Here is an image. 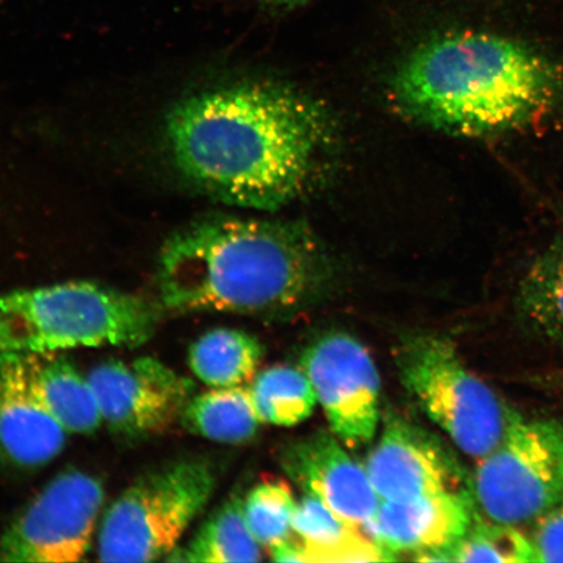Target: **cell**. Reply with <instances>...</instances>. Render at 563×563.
<instances>
[{
  "mask_svg": "<svg viewBox=\"0 0 563 563\" xmlns=\"http://www.w3.org/2000/svg\"><path fill=\"white\" fill-rule=\"evenodd\" d=\"M325 106L274 82H239L183 98L168 112L167 152L192 186L229 206L276 210L319 185L333 157Z\"/></svg>",
  "mask_w": 563,
  "mask_h": 563,
  "instance_id": "6da1fadb",
  "label": "cell"
},
{
  "mask_svg": "<svg viewBox=\"0 0 563 563\" xmlns=\"http://www.w3.org/2000/svg\"><path fill=\"white\" fill-rule=\"evenodd\" d=\"M330 272L325 250L302 224L218 216L168 238L157 287L173 313H277L312 300Z\"/></svg>",
  "mask_w": 563,
  "mask_h": 563,
  "instance_id": "7a4b0ae2",
  "label": "cell"
},
{
  "mask_svg": "<svg viewBox=\"0 0 563 563\" xmlns=\"http://www.w3.org/2000/svg\"><path fill=\"white\" fill-rule=\"evenodd\" d=\"M402 114L454 136L522 131L563 97L561 70L525 42L484 32L439 35L415 48L391 81Z\"/></svg>",
  "mask_w": 563,
  "mask_h": 563,
  "instance_id": "3957f363",
  "label": "cell"
},
{
  "mask_svg": "<svg viewBox=\"0 0 563 563\" xmlns=\"http://www.w3.org/2000/svg\"><path fill=\"white\" fill-rule=\"evenodd\" d=\"M161 308L114 288L67 282L0 294V352L135 349L157 332Z\"/></svg>",
  "mask_w": 563,
  "mask_h": 563,
  "instance_id": "277c9868",
  "label": "cell"
},
{
  "mask_svg": "<svg viewBox=\"0 0 563 563\" xmlns=\"http://www.w3.org/2000/svg\"><path fill=\"white\" fill-rule=\"evenodd\" d=\"M394 357L405 389L463 454L478 461L498 445L516 411L470 371L449 338L407 335Z\"/></svg>",
  "mask_w": 563,
  "mask_h": 563,
  "instance_id": "5b68a950",
  "label": "cell"
},
{
  "mask_svg": "<svg viewBox=\"0 0 563 563\" xmlns=\"http://www.w3.org/2000/svg\"><path fill=\"white\" fill-rule=\"evenodd\" d=\"M214 489V471L201 460L176 461L139 477L103 514L98 559L165 560L206 509Z\"/></svg>",
  "mask_w": 563,
  "mask_h": 563,
  "instance_id": "8992f818",
  "label": "cell"
},
{
  "mask_svg": "<svg viewBox=\"0 0 563 563\" xmlns=\"http://www.w3.org/2000/svg\"><path fill=\"white\" fill-rule=\"evenodd\" d=\"M471 489L493 522H537L563 497V424L514 412L504 438L477 461Z\"/></svg>",
  "mask_w": 563,
  "mask_h": 563,
  "instance_id": "52a82bcc",
  "label": "cell"
},
{
  "mask_svg": "<svg viewBox=\"0 0 563 563\" xmlns=\"http://www.w3.org/2000/svg\"><path fill=\"white\" fill-rule=\"evenodd\" d=\"M106 493L69 470L54 477L0 534V562L74 563L89 553Z\"/></svg>",
  "mask_w": 563,
  "mask_h": 563,
  "instance_id": "ba28073f",
  "label": "cell"
},
{
  "mask_svg": "<svg viewBox=\"0 0 563 563\" xmlns=\"http://www.w3.org/2000/svg\"><path fill=\"white\" fill-rule=\"evenodd\" d=\"M300 368L336 438L350 449L369 445L382 419V383L362 342L346 333L321 335L302 351Z\"/></svg>",
  "mask_w": 563,
  "mask_h": 563,
  "instance_id": "9c48e42d",
  "label": "cell"
},
{
  "mask_svg": "<svg viewBox=\"0 0 563 563\" xmlns=\"http://www.w3.org/2000/svg\"><path fill=\"white\" fill-rule=\"evenodd\" d=\"M103 422L126 438L165 432L194 397L192 379L154 357L109 361L88 373Z\"/></svg>",
  "mask_w": 563,
  "mask_h": 563,
  "instance_id": "30bf717a",
  "label": "cell"
},
{
  "mask_svg": "<svg viewBox=\"0 0 563 563\" xmlns=\"http://www.w3.org/2000/svg\"><path fill=\"white\" fill-rule=\"evenodd\" d=\"M382 501L471 489V475L438 435L389 412L364 464Z\"/></svg>",
  "mask_w": 563,
  "mask_h": 563,
  "instance_id": "8fae6325",
  "label": "cell"
},
{
  "mask_svg": "<svg viewBox=\"0 0 563 563\" xmlns=\"http://www.w3.org/2000/svg\"><path fill=\"white\" fill-rule=\"evenodd\" d=\"M279 461L295 484L347 522L364 527L375 518L382 499L367 470L333 432L320 431L288 443Z\"/></svg>",
  "mask_w": 563,
  "mask_h": 563,
  "instance_id": "7c38bea8",
  "label": "cell"
},
{
  "mask_svg": "<svg viewBox=\"0 0 563 563\" xmlns=\"http://www.w3.org/2000/svg\"><path fill=\"white\" fill-rule=\"evenodd\" d=\"M478 516L473 489L443 492L408 501H382L364 528L394 554L440 552L449 562L450 551Z\"/></svg>",
  "mask_w": 563,
  "mask_h": 563,
  "instance_id": "4fadbf2b",
  "label": "cell"
},
{
  "mask_svg": "<svg viewBox=\"0 0 563 563\" xmlns=\"http://www.w3.org/2000/svg\"><path fill=\"white\" fill-rule=\"evenodd\" d=\"M67 434L34 396L23 354L0 352V457L23 468L45 466L65 449Z\"/></svg>",
  "mask_w": 563,
  "mask_h": 563,
  "instance_id": "5bb4252c",
  "label": "cell"
},
{
  "mask_svg": "<svg viewBox=\"0 0 563 563\" xmlns=\"http://www.w3.org/2000/svg\"><path fill=\"white\" fill-rule=\"evenodd\" d=\"M23 357L34 396L68 433L90 434L102 426L100 406L87 376L62 352Z\"/></svg>",
  "mask_w": 563,
  "mask_h": 563,
  "instance_id": "9a60e30c",
  "label": "cell"
},
{
  "mask_svg": "<svg viewBox=\"0 0 563 563\" xmlns=\"http://www.w3.org/2000/svg\"><path fill=\"white\" fill-rule=\"evenodd\" d=\"M516 307L528 332L563 347V232L528 267Z\"/></svg>",
  "mask_w": 563,
  "mask_h": 563,
  "instance_id": "2e32d148",
  "label": "cell"
},
{
  "mask_svg": "<svg viewBox=\"0 0 563 563\" xmlns=\"http://www.w3.org/2000/svg\"><path fill=\"white\" fill-rule=\"evenodd\" d=\"M263 344L243 330L218 328L197 338L188 351L189 368L210 387L245 386L256 377Z\"/></svg>",
  "mask_w": 563,
  "mask_h": 563,
  "instance_id": "e0dca14e",
  "label": "cell"
},
{
  "mask_svg": "<svg viewBox=\"0 0 563 563\" xmlns=\"http://www.w3.org/2000/svg\"><path fill=\"white\" fill-rule=\"evenodd\" d=\"M180 421L187 431L229 445L249 442L262 424L249 385L211 387L194 396Z\"/></svg>",
  "mask_w": 563,
  "mask_h": 563,
  "instance_id": "ac0fdd59",
  "label": "cell"
},
{
  "mask_svg": "<svg viewBox=\"0 0 563 563\" xmlns=\"http://www.w3.org/2000/svg\"><path fill=\"white\" fill-rule=\"evenodd\" d=\"M244 498L232 496L218 508L186 547H178L165 561L241 563L262 561L260 545L246 526Z\"/></svg>",
  "mask_w": 563,
  "mask_h": 563,
  "instance_id": "d6986e66",
  "label": "cell"
},
{
  "mask_svg": "<svg viewBox=\"0 0 563 563\" xmlns=\"http://www.w3.org/2000/svg\"><path fill=\"white\" fill-rule=\"evenodd\" d=\"M260 420L265 424L294 427L311 418L316 393L301 368L276 365L257 373L249 385Z\"/></svg>",
  "mask_w": 563,
  "mask_h": 563,
  "instance_id": "ffe728a7",
  "label": "cell"
},
{
  "mask_svg": "<svg viewBox=\"0 0 563 563\" xmlns=\"http://www.w3.org/2000/svg\"><path fill=\"white\" fill-rule=\"evenodd\" d=\"M450 562H538L531 538L516 525L484 520L478 516L470 531L450 551Z\"/></svg>",
  "mask_w": 563,
  "mask_h": 563,
  "instance_id": "44dd1931",
  "label": "cell"
},
{
  "mask_svg": "<svg viewBox=\"0 0 563 563\" xmlns=\"http://www.w3.org/2000/svg\"><path fill=\"white\" fill-rule=\"evenodd\" d=\"M297 503L290 485L282 481L262 482L249 492L243 501L245 522L260 545L272 549L291 538Z\"/></svg>",
  "mask_w": 563,
  "mask_h": 563,
  "instance_id": "7402d4cb",
  "label": "cell"
},
{
  "mask_svg": "<svg viewBox=\"0 0 563 563\" xmlns=\"http://www.w3.org/2000/svg\"><path fill=\"white\" fill-rule=\"evenodd\" d=\"M358 526L344 520L312 495L300 498L292 517V533L306 549H327L354 537Z\"/></svg>",
  "mask_w": 563,
  "mask_h": 563,
  "instance_id": "603a6c76",
  "label": "cell"
},
{
  "mask_svg": "<svg viewBox=\"0 0 563 563\" xmlns=\"http://www.w3.org/2000/svg\"><path fill=\"white\" fill-rule=\"evenodd\" d=\"M531 539L538 562H563V497L537 520Z\"/></svg>",
  "mask_w": 563,
  "mask_h": 563,
  "instance_id": "cb8c5ba5",
  "label": "cell"
},
{
  "mask_svg": "<svg viewBox=\"0 0 563 563\" xmlns=\"http://www.w3.org/2000/svg\"><path fill=\"white\" fill-rule=\"evenodd\" d=\"M272 560L276 562H306L301 541L290 539L271 549Z\"/></svg>",
  "mask_w": 563,
  "mask_h": 563,
  "instance_id": "d4e9b609",
  "label": "cell"
},
{
  "mask_svg": "<svg viewBox=\"0 0 563 563\" xmlns=\"http://www.w3.org/2000/svg\"><path fill=\"white\" fill-rule=\"evenodd\" d=\"M260 3L276 10H294L311 2V0H258Z\"/></svg>",
  "mask_w": 563,
  "mask_h": 563,
  "instance_id": "484cf974",
  "label": "cell"
}]
</instances>
